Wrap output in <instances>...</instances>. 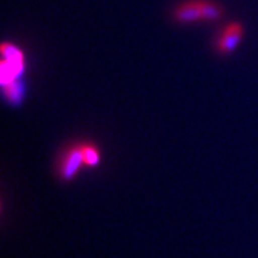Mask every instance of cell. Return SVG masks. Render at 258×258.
Segmentation results:
<instances>
[{
  "label": "cell",
  "instance_id": "obj_1",
  "mask_svg": "<svg viewBox=\"0 0 258 258\" xmlns=\"http://www.w3.org/2000/svg\"><path fill=\"white\" fill-rule=\"evenodd\" d=\"M224 11L214 0H184L174 8L171 17L178 24L214 23L220 20Z\"/></svg>",
  "mask_w": 258,
  "mask_h": 258
},
{
  "label": "cell",
  "instance_id": "obj_5",
  "mask_svg": "<svg viewBox=\"0 0 258 258\" xmlns=\"http://www.w3.org/2000/svg\"><path fill=\"white\" fill-rule=\"evenodd\" d=\"M85 162L86 167H95L100 162V152L98 146L91 143H85Z\"/></svg>",
  "mask_w": 258,
  "mask_h": 258
},
{
  "label": "cell",
  "instance_id": "obj_2",
  "mask_svg": "<svg viewBox=\"0 0 258 258\" xmlns=\"http://www.w3.org/2000/svg\"><path fill=\"white\" fill-rule=\"evenodd\" d=\"M83 167L85 162V143H75L62 152L57 162V174L63 182L74 179Z\"/></svg>",
  "mask_w": 258,
  "mask_h": 258
},
{
  "label": "cell",
  "instance_id": "obj_4",
  "mask_svg": "<svg viewBox=\"0 0 258 258\" xmlns=\"http://www.w3.org/2000/svg\"><path fill=\"white\" fill-rule=\"evenodd\" d=\"M3 92L10 104L19 105L24 96V85H23L21 79L8 82L3 85Z\"/></svg>",
  "mask_w": 258,
  "mask_h": 258
},
{
  "label": "cell",
  "instance_id": "obj_3",
  "mask_svg": "<svg viewBox=\"0 0 258 258\" xmlns=\"http://www.w3.org/2000/svg\"><path fill=\"white\" fill-rule=\"evenodd\" d=\"M244 25L238 21H232L225 25L215 40V50L220 55L232 54L244 38Z\"/></svg>",
  "mask_w": 258,
  "mask_h": 258
}]
</instances>
